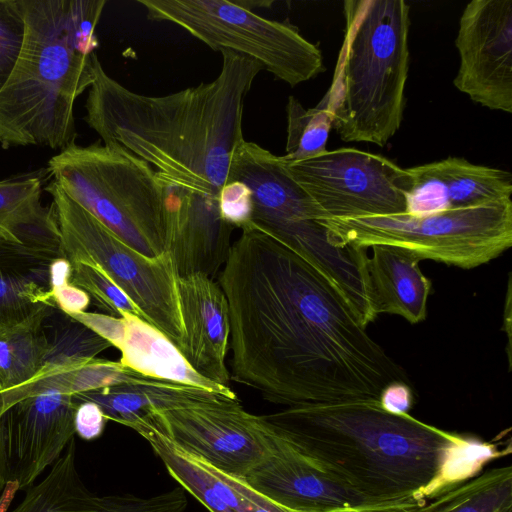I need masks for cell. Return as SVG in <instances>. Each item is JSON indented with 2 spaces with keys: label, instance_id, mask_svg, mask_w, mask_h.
I'll return each mask as SVG.
<instances>
[{
  "label": "cell",
  "instance_id": "6da1fadb",
  "mask_svg": "<svg viewBox=\"0 0 512 512\" xmlns=\"http://www.w3.org/2000/svg\"><path fill=\"white\" fill-rule=\"evenodd\" d=\"M230 315L231 377L272 403L376 401L410 384L315 266L253 223L220 270Z\"/></svg>",
  "mask_w": 512,
  "mask_h": 512
},
{
  "label": "cell",
  "instance_id": "7a4b0ae2",
  "mask_svg": "<svg viewBox=\"0 0 512 512\" xmlns=\"http://www.w3.org/2000/svg\"><path fill=\"white\" fill-rule=\"evenodd\" d=\"M262 417L278 437L356 492L405 512L506 453L409 414L388 412L376 401L287 407Z\"/></svg>",
  "mask_w": 512,
  "mask_h": 512
},
{
  "label": "cell",
  "instance_id": "3957f363",
  "mask_svg": "<svg viewBox=\"0 0 512 512\" xmlns=\"http://www.w3.org/2000/svg\"><path fill=\"white\" fill-rule=\"evenodd\" d=\"M222 68L209 83L163 96L136 93L110 77L96 53L85 122L104 144L148 163L169 187L218 197L233 152L244 140V103L263 70L255 60L221 51Z\"/></svg>",
  "mask_w": 512,
  "mask_h": 512
},
{
  "label": "cell",
  "instance_id": "277c9868",
  "mask_svg": "<svg viewBox=\"0 0 512 512\" xmlns=\"http://www.w3.org/2000/svg\"><path fill=\"white\" fill-rule=\"evenodd\" d=\"M25 32L0 86V145L64 149L74 143V105L95 79L92 55L105 0H18Z\"/></svg>",
  "mask_w": 512,
  "mask_h": 512
},
{
  "label": "cell",
  "instance_id": "5b68a950",
  "mask_svg": "<svg viewBox=\"0 0 512 512\" xmlns=\"http://www.w3.org/2000/svg\"><path fill=\"white\" fill-rule=\"evenodd\" d=\"M345 35L318 106L345 142L384 147L403 119L410 8L404 0H346Z\"/></svg>",
  "mask_w": 512,
  "mask_h": 512
},
{
  "label": "cell",
  "instance_id": "8992f818",
  "mask_svg": "<svg viewBox=\"0 0 512 512\" xmlns=\"http://www.w3.org/2000/svg\"><path fill=\"white\" fill-rule=\"evenodd\" d=\"M54 182L127 245L149 258L167 253L169 186L115 144L75 142L48 161Z\"/></svg>",
  "mask_w": 512,
  "mask_h": 512
},
{
  "label": "cell",
  "instance_id": "52a82bcc",
  "mask_svg": "<svg viewBox=\"0 0 512 512\" xmlns=\"http://www.w3.org/2000/svg\"><path fill=\"white\" fill-rule=\"evenodd\" d=\"M229 181H240L251 190L252 223L323 273L366 328L370 320L360 275L366 249L340 248L329 242L320 223L326 215L288 174L280 156L244 139L233 152Z\"/></svg>",
  "mask_w": 512,
  "mask_h": 512
},
{
  "label": "cell",
  "instance_id": "ba28073f",
  "mask_svg": "<svg viewBox=\"0 0 512 512\" xmlns=\"http://www.w3.org/2000/svg\"><path fill=\"white\" fill-rule=\"evenodd\" d=\"M320 223L336 247L394 246L420 260L463 269L486 264L512 245L511 199L424 215L328 218Z\"/></svg>",
  "mask_w": 512,
  "mask_h": 512
},
{
  "label": "cell",
  "instance_id": "9c48e42d",
  "mask_svg": "<svg viewBox=\"0 0 512 512\" xmlns=\"http://www.w3.org/2000/svg\"><path fill=\"white\" fill-rule=\"evenodd\" d=\"M45 190L52 196L63 256L68 261H83L101 268L130 297L145 321L179 350L184 325L178 273L170 254L144 256L68 197L54 181Z\"/></svg>",
  "mask_w": 512,
  "mask_h": 512
},
{
  "label": "cell",
  "instance_id": "30bf717a",
  "mask_svg": "<svg viewBox=\"0 0 512 512\" xmlns=\"http://www.w3.org/2000/svg\"><path fill=\"white\" fill-rule=\"evenodd\" d=\"M147 17L183 28L211 49L257 61L294 87L324 70L320 49L289 23L265 18L242 1L138 0Z\"/></svg>",
  "mask_w": 512,
  "mask_h": 512
},
{
  "label": "cell",
  "instance_id": "8fae6325",
  "mask_svg": "<svg viewBox=\"0 0 512 512\" xmlns=\"http://www.w3.org/2000/svg\"><path fill=\"white\" fill-rule=\"evenodd\" d=\"M135 422L151 427L212 468L243 479L264 458L273 435L262 415L247 412L237 395L217 394L151 412Z\"/></svg>",
  "mask_w": 512,
  "mask_h": 512
},
{
  "label": "cell",
  "instance_id": "7c38bea8",
  "mask_svg": "<svg viewBox=\"0 0 512 512\" xmlns=\"http://www.w3.org/2000/svg\"><path fill=\"white\" fill-rule=\"evenodd\" d=\"M284 166L326 219L407 212L410 176L381 155L340 148Z\"/></svg>",
  "mask_w": 512,
  "mask_h": 512
},
{
  "label": "cell",
  "instance_id": "4fadbf2b",
  "mask_svg": "<svg viewBox=\"0 0 512 512\" xmlns=\"http://www.w3.org/2000/svg\"><path fill=\"white\" fill-rule=\"evenodd\" d=\"M455 45V87L486 108L512 113V0L469 2Z\"/></svg>",
  "mask_w": 512,
  "mask_h": 512
},
{
  "label": "cell",
  "instance_id": "5bb4252c",
  "mask_svg": "<svg viewBox=\"0 0 512 512\" xmlns=\"http://www.w3.org/2000/svg\"><path fill=\"white\" fill-rule=\"evenodd\" d=\"M272 433L266 455L244 480L277 504L300 512H405L356 492Z\"/></svg>",
  "mask_w": 512,
  "mask_h": 512
},
{
  "label": "cell",
  "instance_id": "9a60e30c",
  "mask_svg": "<svg viewBox=\"0 0 512 512\" xmlns=\"http://www.w3.org/2000/svg\"><path fill=\"white\" fill-rule=\"evenodd\" d=\"M73 395L48 390L23 398L4 413L10 482L26 490L74 438Z\"/></svg>",
  "mask_w": 512,
  "mask_h": 512
},
{
  "label": "cell",
  "instance_id": "2e32d148",
  "mask_svg": "<svg viewBox=\"0 0 512 512\" xmlns=\"http://www.w3.org/2000/svg\"><path fill=\"white\" fill-rule=\"evenodd\" d=\"M10 512H188V499L181 486L148 497L90 491L77 471L73 438L47 475L29 486Z\"/></svg>",
  "mask_w": 512,
  "mask_h": 512
},
{
  "label": "cell",
  "instance_id": "e0dca14e",
  "mask_svg": "<svg viewBox=\"0 0 512 512\" xmlns=\"http://www.w3.org/2000/svg\"><path fill=\"white\" fill-rule=\"evenodd\" d=\"M166 251L179 277L217 275L234 229L221 215L218 197L169 187Z\"/></svg>",
  "mask_w": 512,
  "mask_h": 512
},
{
  "label": "cell",
  "instance_id": "ac0fdd59",
  "mask_svg": "<svg viewBox=\"0 0 512 512\" xmlns=\"http://www.w3.org/2000/svg\"><path fill=\"white\" fill-rule=\"evenodd\" d=\"M177 286L184 325L180 353L202 377L229 387L230 315L223 290L203 274L178 276Z\"/></svg>",
  "mask_w": 512,
  "mask_h": 512
},
{
  "label": "cell",
  "instance_id": "d6986e66",
  "mask_svg": "<svg viewBox=\"0 0 512 512\" xmlns=\"http://www.w3.org/2000/svg\"><path fill=\"white\" fill-rule=\"evenodd\" d=\"M406 170L411 179L406 213L412 215L511 199L510 172L476 165L464 158L448 157Z\"/></svg>",
  "mask_w": 512,
  "mask_h": 512
},
{
  "label": "cell",
  "instance_id": "ffe728a7",
  "mask_svg": "<svg viewBox=\"0 0 512 512\" xmlns=\"http://www.w3.org/2000/svg\"><path fill=\"white\" fill-rule=\"evenodd\" d=\"M129 427L148 441L172 478L210 512H300L277 504L243 478L224 474L182 452L143 423Z\"/></svg>",
  "mask_w": 512,
  "mask_h": 512
},
{
  "label": "cell",
  "instance_id": "44dd1931",
  "mask_svg": "<svg viewBox=\"0 0 512 512\" xmlns=\"http://www.w3.org/2000/svg\"><path fill=\"white\" fill-rule=\"evenodd\" d=\"M371 248L372 255L360 267L370 322L382 313L401 316L410 324L424 321L432 284L419 267L421 260L394 246Z\"/></svg>",
  "mask_w": 512,
  "mask_h": 512
},
{
  "label": "cell",
  "instance_id": "7402d4cb",
  "mask_svg": "<svg viewBox=\"0 0 512 512\" xmlns=\"http://www.w3.org/2000/svg\"><path fill=\"white\" fill-rule=\"evenodd\" d=\"M62 254L0 242V330L56 308L52 263Z\"/></svg>",
  "mask_w": 512,
  "mask_h": 512
},
{
  "label": "cell",
  "instance_id": "603a6c76",
  "mask_svg": "<svg viewBox=\"0 0 512 512\" xmlns=\"http://www.w3.org/2000/svg\"><path fill=\"white\" fill-rule=\"evenodd\" d=\"M122 318L123 330L115 347L121 352L123 365L145 376L236 396L230 387L218 385L198 374L178 348L147 321L129 314Z\"/></svg>",
  "mask_w": 512,
  "mask_h": 512
},
{
  "label": "cell",
  "instance_id": "cb8c5ba5",
  "mask_svg": "<svg viewBox=\"0 0 512 512\" xmlns=\"http://www.w3.org/2000/svg\"><path fill=\"white\" fill-rule=\"evenodd\" d=\"M217 394L222 393L144 376L138 380L75 394L73 399L76 403L94 402L102 409L108 420L129 427L151 412L206 400Z\"/></svg>",
  "mask_w": 512,
  "mask_h": 512
},
{
  "label": "cell",
  "instance_id": "d4e9b609",
  "mask_svg": "<svg viewBox=\"0 0 512 512\" xmlns=\"http://www.w3.org/2000/svg\"><path fill=\"white\" fill-rule=\"evenodd\" d=\"M42 181L25 175L0 181V233L10 242L60 253L54 207L41 203Z\"/></svg>",
  "mask_w": 512,
  "mask_h": 512
},
{
  "label": "cell",
  "instance_id": "484cf974",
  "mask_svg": "<svg viewBox=\"0 0 512 512\" xmlns=\"http://www.w3.org/2000/svg\"><path fill=\"white\" fill-rule=\"evenodd\" d=\"M53 310L0 330V391L29 382L43 368L51 345L44 323Z\"/></svg>",
  "mask_w": 512,
  "mask_h": 512
},
{
  "label": "cell",
  "instance_id": "4316f807",
  "mask_svg": "<svg viewBox=\"0 0 512 512\" xmlns=\"http://www.w3.org/2000/svg\"><path fill=\"white\" fill-rule=\"evenodd\" d=\"M406 512H512V466L486 470Z\"/></svg>",
  "mask_w": 512,
  "mask_h": 512
},
{
  "label": "cell",
  "instance_id": "83f0119b",
  "mask_svg": "<svg viewBox=\"0 0 512 512\" xmlns=\"http://www.w3.org/2000/svg\"><path fill=\"white\" fill-rule=\"evenodd\" d=\"M286 112V153L280 156L281 161L291 164L325 152L332 128L328 112L318 105L305 109L294 96H289Z\"/></svg>",
  "mask_w": 512,
  "mask_h": 512
},
{
  "label": "cell",
  "instance_id": "f1b7e54d",
  "mask_svg": "<svg viewBox=\"0 0 512 512\" xmlns=\"http://www.w3.org/2000/svg\"><path fill=\"white\" fill-rule=\"evenodd\" d=\"M69 263V281L84 290L107 315L120 318L129 314L144 319L130 297L101 268L83 261Z\"/></svg>",
  "mask_w": 512,
  "mask_h": 512
},
{
  "label": "cell",
  "instance_id": "f546056e",
  "mask_svg": "<svg viewBox=\"0 0 512 512\" xmlns=\"http://www.w3.org/2000/svg\"><path fill=\"white\" fill-rule=\"evenodd\" d=\"M24 32L25 23L18 0H0V86L18 58Z\"/></svg>",
  "mask_w": 512,
  "mask_h": 512
},
{
  "label": "cell",
  "instance_id": "4dcf8cb0",
  "mask_svg": "<svg viewBox=\"0 0 512 512\" xmlns=\"http://www.w3.org/2000/svg\"><path fill=\"white\" fill-rule=\"evenodd\" d=\"M51 271L56 308L66 315L85 311L91 299L84 290L69 281L71 272L69 261L65 257L56 258L52 263Z\"/></svg>",
  "mask_w": 512,
  "mask_h": 512
},
{
  "label": "cell",
  "instance_id": "1f68e13d",
  "mask_svg": "<svg viewBox=\"0 0 512 512\" xmlns=\"http://www.w3.org/2000/svg\"><path fill=\"white\" fill-rule=\"evenodd\" d=\"M218 202L222 217L234 228L252 223V193L244 183L227 182L219 192Z\"/></svg>",
  "mask_w": 512,
  "mask_h": 512
},
{
  "label": "cell",
  "instance_id": "d6a6232c",
  "mask_svg": "<svg viewBox=\"0 0 512 512\" xmlns=\"http://www.w3.org/2000/svg\"><path fill=\"white\" fill-rule=\"evenodd\" d=\"M107 420L102 409L94 402H79L74 418L75 433L84 440H95L102 435Z\"/></svg>",
  "mask_w": 512,
  "mask_h": 512
},
{
  "label": "cell",
  "instance_id": "836d02e7",
  "mask_svg": "<svg viewBox=\"0 0 512 512\" xmlns=\"http://www.w3.org/2000/svg\"><path fill=\"white\" fill-rule=\"evenodd\" d=\"M379 402L388 412L408 414L413 404V393L410 384L404 382L389 384L382 391Z\"/></svg>",
  "mask_w": 512,
  "mask_h": 512
},
{
  "label": "cell",
  "instance_id": "e575fe53",
  "mask_svg": "<svg viewBox=\"0 0 512 512\" xmlns=\"http://www.w3.org/2000/svg\"><path fill=\"white\" fill-rule=\"evenodd\" d=\"M9 463L6 452L5 428L3 416H0V512H6L15 492L16 483L10 482Z\"/></svg>",
  "mask_w": 512,
  "mask_h": 512
},
{
  "label": "cell",
  "instance_id": "d590c367",
  "mask_svg": "<svg viewBox=\"0 0 512 512\" xmlns=\"http://www.w3.org/2000/svg\"><path fill=\"white\" fill-rule=\"evenodd\" d=\"M2 240H6V241H8V240L6 239V237H5L2 233H0V242H1Z\"/></svg>",
  "mask_w": 512,
  "mask_h": 512
}]
</instances>
